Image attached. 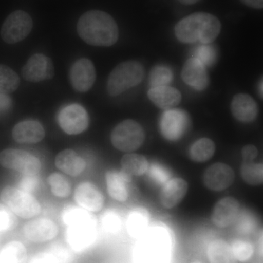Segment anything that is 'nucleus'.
<instances>
[{
  "label": "nucleus",
  "instance_id": "nucleus-16",
  "mask_svg": "<svg viewBox=\"0 0 263 263\" xmlns=\"http://www.w3.org/2000/svg\"><path fill=\"white\" fill-rule=\"evenodd\" d=\"M197 59L186 60L181 70V79L185 84L193 89L202 91L209 86V79L206 68Z\"/></svg>",
  "mask_w": 263,
  "mask_h": 263
},
{
  "label": "nucleus",
  "instance_id": "nucleus-42",
  "mask_svg": "<svg viewBox=\"0 0 263 263\" xmlns=\"http://www.w3.org/2000/svg\"><path fill=\"white\" fill-rule=\"evenodd\" d=\"M27 263H57V262L51 254L47 251V252L36 254Z\"/></svg>",
  "mask_w": 263,
  "mask_h": 263
},
{
  "label": "nucleus",
  "instance_id": "nucleus-32",
  "mask_svg": "<svg viewBox=\"0 0 263 263\" xmlns=\"http://www.w3.org/2000/svg\"><path fill=\"white\" fill-rule=\"evenodd\" d=\"M48 184L52 193L59 197H67L71 193V185L65 176L58 173L50 175L48 178Z\"/></svg>",
  "mask_w": 263,
  "mask_h": 263
},
{
  "label": "nucleus",
  "instance_id": "nucleus-30",
  "mask_svg": "<svg viewBox=\"0 0 263 263\" xmlns=\"http://www.w3.org/2000/svg\"><path fill=\"white\" fill-rule=\"evenodd\" d=\"M242 179L251 186H258L263 181V165L254 162H243L240 167Z\"/></svg>",
  "mask_w": 263,
  "mask_h": 263
},
{
  "label": "nucleus",
  "instance_id": "nucleus-26",
  "mask_svg": "<svg viewBox=\"0 0 263 263\" xmlns=\"http://www.w3.org/2000/svg\"><path fill=\"white\" fill-rule=\"evenodd\" d=\"M208 257L211 263H238L231 247L223 240H215L210 243Z\"/></svg>",
  "mask_w": 263,
  "mask_h": 263
},
{
  "label": "nucleus",
  "instance_id": "nucleus-43",
  "mask_svg": "<svg viewBox=\"0 0 263 263\" xmlns=\"http://www.w3.org/2000/svg\"><path fill=\"white\" fill-rule=\"evenodd\" d=\"M254 223L252 218L241 217L240 218L239 223H238V228L240 232L243 233H249L254 230Z\"/></svg>",
  "mask_w": 263,
  "mask_h": 263
},
{
  "label": "nucleus",
  "instance_id": "nucleus-6",
  "mask_svg": "<svg viewBox=\"0 0 263 263\" xmlns=\"http://www.w3.org/2000/svg\"><path fill=\"white\" fill-rule=\"evenodd\" d=\"M65 238L72 252L81 254L89 250L94 245L97 238L94 217L67 226Z\"/></svg>",
  "mask_w": 263,
  "mask_h": 263
},
{
  "label": "nucleus",
  "instance_id": "nucleus-1",
  "mask_svg": "<svg viewBox=\"0 0 263 263\" xmlns=\"http://www.w3.org/2000/svg\"><path fill=\"white\" fill-rule=\"evenodd\" d=\"M77 31L83 41L95 46L108 47L119 39V28L111 15L101 10H90L81 15Z\"/></svg>",
  "mask_w": 263,
  "mask_h": 263
},
{
  "label": "nucleus",
  "instance_id": "nucleus-25",
  "mask_svg": "<svg viewBox=\"0 0 263 263\" xmlns=\"http://www.w3.org/2000/svg\"><path fill=\"white\" fill-rule=\"evenodd\" d=\"M149 213L145 208L133 209L127 218L128 233L133 238H141L149 228Z\"/></svg>",
  "mask_w": 263,
  "mask_h": 263
},
{
  "label": "nucleus",
  "instance_id": "nucleus-37",
  "mask_svg": "<svg viewBox=\"0 0 263 263\" xmlns=\"http://www.w3.org/2000/svg\"><path fill=\"white\" fill-rule=\"evenodd\" d=\"M102 224L104 229L108 233H117L122 224L120 216L112 211L106 212L102 218Z\"/></svg>",
  "mask_w": 263,
  "mask_h": 263
},
{
  "label": "nucleus",
  "instance_id": "nucleus-10",
  "mask_svg": "<svg viewBox=\"0 0 263 263\" xmlns=\"http://www.w3.org/2000/svg\"><path fill=\"white\" fill-rule=\"evenodd\" d=\"M0 163L6 168L20 171L23 174H37L41 163L37 157L25 151L5 149L0 154Z\"/></svg>",
  "mask_w": 263,
  "mask_h": 263
},
{
  "label": "nucleus",
  "instance_id": "nucleus-31",
  "mask_svg": "<svg viewBox=\"0 0 263 263\" xmlns=\"http://www.w3.org/2000/svg\"><path fill=\"white\" fill-rule=\"evenodd\" d=\"M20 79L18 74L9 67L0 65V92L8 95L18 89Z\"/></svg>",
  "mask_w": 263,
  "mask_h": 263
},
{
  "label": "nucleus",
  "instance_id": "nucleus-36",
  "mask_svg": "<svg viewBox=\"0 0 263 263\" xmlns=\"http://www.w3.org/2000/svg\"><path fill=\"white\" fill-rule=\"evenodd\" d=\"M71 251L61 243H54L48 249V252L54 257L57 263H70L73 259Z\"/></svg>",
  "mask_w": 263,
  "mask_h": 263
},
{
  "label": "nucleus",
  "instance_id": "nucleus-28",
  "mask_svg": "<svg viewBox=\"0 0 263 263\" xmlns=\"http://www.w3.org/2000/svg\"><path fill=\"white\" fill-rule=\"evenodd\" d=\"M121 166L123 172L129 176H140L146 174L149 164L144 156L127 154L122 157Z\"/></svg>",
  "mask_w": 263,
  "mask_h": 263
},
{
  "label": "nucleus",
  "instance_id": "nucleus-35",
  "mask_svg": "<svg viewBox=\"0 0 263 263\" xmlns=\"http://www.w3.org/2000/svg\"><path fill=\"white\" fill-rule=\"evenodd\" d=\"M231 249L235 258L240 262L249 260L254 254L253 246L247 240H235Z\"/></svg>",
  "mask_w": 263,
  "mask_h": 263
},
{
  "label": "nucleus",
  "instance_id": "nucleus-21",
  "mask_svg": "<svg viewBox=\"0 0 263 263\" xmlns=\"http://www.w3.org/2000/svg\"><path fill=\"white\" fill-rule=\"evenodd\" d=\"M148 97L156 106L163 110L174 108L181 103V92L179 90L168 86L151 88Z\"/></svg>",
  "mask_w": 263,
  "mask_h": 263
},
{
  "label": "nucleus",
  "instance_id": "nucleus-24",
  "mask_svg": "<svg viewBox=\"0 0 263 263\" xmlns=\"http://www.w3.org/2000/svg\"><path fill=\"white\" fill-rule=\"evenodd\" d=\"M55 164L59 169L70 176H78L86 168V162L75 151L66 149L57 156Z\"/></svg>",
  "mask_w": 263,
  "mask_h": 263
},
{
  "label": "nucleus",
  "instance_id": "nucleus-22",
  "mask_svg": "<svg viewBox=\"0 0 263 263\" xmlns=\"http://www.w3.org/2000/svg\"><path fill=\"white\" fill-rule=\"evenodd\" d=\"M44 128L37 121H24L17 124L13 129L15 141L20 143H36L44 138Z\"/></svg>",
  "mask_w": 263,
  "mask_h": 263
},
{
  "label": "nucleus",
  "instance_id": "nucleus-14",
  "mask_svg": "<svg viewBox=\"0 0 263 263\" xmlns=\"http://www.w3.org/2000/svg\"><path fill=\"white\" fill-rule=\"evenodd\" d=\"M235 180V173L228 164L216 162L205 170L203 174L205 186L212 191L219 192L229 187Z\"/></svg>",
  "mask_w": 263,
  "mask_h": 263
},
{
  "label": "nucleus",
  "instance_id": "nucleus-49",
  "mask_svg": "<svg viewBox=\"0 0 263 263\" xmlns=\"http://www.w3.org/2000/svg\"><path fill=\"white\" fill-rule=\"evenodd\" d=\"M0 240H1V237H0Z\"/></svg>",
  "mask_w": 263,
  "mask_h": 263
},
{
  "label": "nucleus",
  "instance_id": "nucleus-41",
  "mask_svg": "<svg viewBox=\"0 0 263 263\" xmlns=\"http://www.w3.org/2000/svg\"><path fill=\"white\" fill-rule=\"evenodd\" d=\"M258 153V149H257V147L253 146V145H247L242 149V157H243V162H254V160L257 158Z\"/></svg>",
  "mask_w": 263,
  "mask_h": 263
},
{
  "label": "nucleus",
  "instance_id": "nucleus-9",
  "mask_svg": "<svg viewBox=\"0 0 263 263\" xmlns=\"http://www.w3.org/2000/svg\"><path fill=\"white\" fill-rule=\"evenodd\" d=\"M190 126V117L185 110L181 109L166 110L160 119L161 134L170 141L181 139L188 130Z\"/></svg>",
  "mask_w": 263,
  "mask_h": 263
},
{
  "label": "nucleus",
  "instance_id": "nucleus-44",
  "mask_svg": "<svg viewBox=\"0 0 263 263\" xmlns=\"http://www.w3.org/2000/svg\"><path fill=\"white\" fill-rule=\"evenodd\" d=\"M12 100L7 94L0 92V113L6 111L11 107Z\"/></svg>",
  "mask_w": 263,
  "mask_h": 263
},
{
  "label": "nucleus",
  "instance_id": "nucleus-13",
  "mask_svg": "<svg viewBox=\"0 0 263 263\" xmlns=\"http://www.w3.org/2000/svg\"><path fill=\"white\" fill-rule=\"evenodd\" d=\"M71 84L79 92L89 91L96 80V70L92 62L86 58L77 60L71 67Z\"/></svg>",
  "mask_w": 263,
  "mask_h": 263
},
{
  "label": "nucleus",
  "instance_id": "nucleus-12",
  "mask_svg": "<svg viewBox=\"0 0 263 263\" xmlns=\"http://www.w3.org/2000/svg\"><path fill=\"white\" fill-rule=\"evenodd\" d=\"M54 76V67L51 59L41 54L36 53L29 59L28 61L22 69V76L25 80L30 82L51 79Z\"/></svg>",
  "mask_w": 263,
  "mask_h": 263
},
{
  "label": "nucleus",
  "instance_id": "nucleus-38",
  "mask_svg": "<svg viewBox=\"0 0 263 263\" xmlns=\"http://www.w3.org/2000/svg\"><path fill=\"white\" fill-rule=\"evenodd\" d=\"M14 216L6 208L0 206V233L13 229L15 226Z\"/></svg>",
  "mask_w": 263,
  "mask_h": 263
},
{
  "label": "nucleus",
  "instance_id": "nucleus-2",
  "mask_svg": "<svg viewBox=\"0 0 263 263\" xmlns=\"http://www.w3.org/2000/svg\"><path fill=\"white\" fill-rule=\"evenodd\" d=\"M140 239L133 254L136 263H169L174 240L167 228L155 224Z\"/></svg>",
  "mask_w": 263,
  "mask_h": 263
},
{
  "label": "nucleus",
  "instance_id": "nucleus-5",
  "mask_svg": "<svg viewBox=\"0 0 263 263\" xmlns=\"http://www.w3.org/2000/svg\"><path fill=\"white\" fill-rule=\"evenodd\" d=\"M145 140V132L139 123L132 119L123 121L114 128L110 135L112 144L122 152H134Z\"/></svg>",
  "mask_w": 263,
  "mask_h": 263
},
{
  "label": "nucleus",
  "instance_id": "nucleus-45",
  "mask_svg": "<svg viewBox=\"0 0 263 263\" xmlns=\"http://www.w3.org/2000/svg\"><path fill=\"white\" fill-rule=\"evenodd\" d=\"M243 4L254 9H262L263 0H240Z\"/></svg>",
  "mask_w": 263,
  "mask_h": 263
},
{
  "label": "nucleus",
  "instance_id": "nucleus-46",
  "mask_svg": "<svg viewBox=\"0 0 263 263\" xmlns=\"http://www.w3.org/2000/svg\"><path fill=\"white\" fill-rule=\"evenodd\" d=\"M177 1H179L181 4L190 5L198 3L200 0H177Z\"/></svg>",
  "mask_w": 263,
  "mask_h": 263
},
{
  "label": "nucleus",
  "instance_id": "nucleus-11",
  "mask_svg": "<svg viewBox=\"0 0 263 263\" xmlns=\"http://www.w3.org/2000/svg\"><path fill=\"white\" fill-rule=\"evenodd\" d=\"M58 122L62 130L69 135H78L89 127L87 112L79 104H71L60 110Z\"/></svg>",
  "mask_w": 263,
  "mask_h": 263
},
{
  "label": "nucleus",
  "instance_id": "nucleus-3",
  "mask_svg": "<svg viewBox=\"0 0 263 263\" xmlns=\"http://www.w3.org/2000/svg\"><path fill=\"white\" fill-rule=\"evenodd\" d=\"M174 31L180 42L211 44L220 33L221 23L215 15L197 12L179 21Z\"/></svg>",
  "mask_w": 263,
  "mask_h": 263
},
{
  "label": "nucleus",
  "instance_id": "nucleus-23",
  "mask_svg": "<svg viewBox=\"0 0 263 263\" xmlns=\"http://www.w3.org/2000/svg\"><path fill=\"white\" fill-rule=\"evenodd\" d=\"M105 179L110 196L117 201H126L129 197L127 185L131 181V176L122 171H110L107 173Z\"/></svg>",
  "mask_w": 263,
  "mask_h": 263
},
{
  "label": "nucleus",
  "instance_id": "nucleus-48",
  "mask_svg": "<svg viewBox=\"0 0 263 263\" xmlns=\"http://www.w3.org/2000/svg\"><path fill=\"white\" fill-rule=\"evenodd\" d=\"M193 263H202V262H193Z\"/></svg>",
  "mask_w": 263,
  "mask_h": 263
},
{
  "label": "nucleus",
  "instance_id": "nucleus-18",
  "mask_svg": "<svg viewBox=\"0 0 263 263\" xmlns=\"http://www.w3.org/2000/svg\"><path fill=\"white\" fill-rule=\"evenodd\" d=\"M76 202L85 210L98 212L101 210L104 204V197L101 192L93 183H81L76 189Z\"/></svg>",
  "mask_w": 263,
  "mask_h": 263
},
{
  "label": "nucleus",
  "instance_id": "nucleus-8",
  "mask_svg": "<svg viewBox=\"0 0 263 263\" xmlns=\"http://www.w3.org/2000/svg\"><path fill=\"white\" fill-rule=\"evenodd\" d=\"M32 19L27 12L15 10L5 19L1 29V36L9 44L20 42L32 31Z\"/></svg>",
  "mask_w": 263,
  "mask_h": 263
},
{
  "label": "nucleus",
  "instance_id": "nucleus-29",
  "mask_svg": "<svg viewBox=\"0 0 263 263\" xmlns=\"http://www.w3.org/2000/svg\"><path fill=\"white\" fill-rule=\"evenodd\" d=\"M215 152V144L209 138L197 140L190 148V158L194 162H203L210 160Z\"/></svg>",
  "mask_w": 263,
  "mask_h": 263
},
{
  "label": "nucleus",
  "instance_id": "nucleus-40",
  "mask_svg": "<svg viewBox=\"0 0 263 263\" xmlns=\"http://www.w3.org/2000/svg\"><path fill=\"white\" fill-rule=\"evenodd\" d=\"M39 183L37 174H26L20 181L19 186L20 190H23L26 193H30L37 189Z\"/></svg>",
  "mask_w": 263,
  "mask_h": 263
},
{
  "label": "nucleus",
  "instance_id": "nucleus-47",
  "mask_svg": "<svg viewBox=\"0 0 263 263\" xmlns=\"http://www.w3.org/2000/svg\"><path fill=\"white\" fill-rule=\"evenodd\" d=\"M259 253L261 254V256L262 255V235L261 234L260 238L259 240Z\"/></svg>",
  "mask_w": 263,
  "mask_h": 263
},
{
  "label": "nucleus",
  "instance_id": "nucleus-19",
  "mask_svg": "<svg viewBox=\"0 0 263 263\" xmlns=\"http://www.w3.org/2000/svg\"><path fill=\"white\" fill-rule=\"evenodd\" d=\"M188 183L181 178L168 180L164 184L160 195V201L165 209H173L182 201L187 193Z\"/></svg>",
  "mask_w": 263,
  "mask_h": 263
},
{
  "label": "nucleus",
  "instance_id": "nucleus-15",
  "mask_svg": "<svg viewBox=\"0 0 263 263\" xmlns=\"http://www.w3.org/2000/svg\"><path fill=\"white\" fill-rule=\"evenodd\" d=\"M58 228L53 221L38 219L29 221L23 228L24 236L34 243L49 241L58 234Z\"/></svg>",
  "mask_w": 263,
  "mask_h": 263
},
{
  "label": "nucleus",
  "instance_id": "nucleus-17",
  "mask_svg": "<svg viewBox=\"0 0 263 263\" xmlns=\"http://www.w3.org/2000/svg\"><path fill=\"white\" fill-rule=\"evenodd\" d=\"M239 202L233 197L219 200L213 209L212 222L219 228H226L234 222L239 214Z\"/></svg>",
  "mask_w": 263,
  "mask_h": 263
},
{
  "label": "nucleus",
  "instance_id": "nucleus-27",
  "mask_svg": "<svg viewBox=\"0 0 263 263\" xmlns=\"http://www.w3.org/2000/svg\"><path fill=\"white\" fill-rule=\"evenodd\" d=\"M27 251L21 242L11 241L0 247V263H27Z\"/></svg>",
  "mask_w": 263,
  "mask_h": 263
},
{
  "label": "nucleus",
  "instance_id": "nucleus-4",
  "mask_svg": "<svg viewBox=\"0 0 263 263\" xmlns=\"http://www.w3.org/2000/svg\"><path fill=\"white\" fill-rule=\"evenodd\" d=\"M144 67L141 62L129 60L118 65L108 76L107 91L117 97L141 84L144 78Z\"/></svg>",
  "mask_w": 263,
  "mask_h": 263
},
{
  "label": "nucleus",
  "instance_id": "nucleus-34",
  "mask_svg": "<svg viewBox=\"0 0 263 263\" xmlns=\"http://www.w3.org/2000/svg\"><path fill=\"white\" fill-rule=\"evenodd\" d=\"M194 58L197 59L205 67L212 66L217 60V51L214 46L202 44L195 48Z\"/></svg>",
  "mask_w": 263,
  "mask_h": 263
},
{
  "label": "nucleus",
  "instance_id": "nucleus-7",
  "mask_svg": "<svg viewBox=\"0 0 263 263\" xmlns=\"http://www.w3.org/2000/svg\"><path fill=\"white\" fill-rule=\"evenodd\" d=\"M1 197L11 212L24 219L34 217L41 213V205L37 199L23 190L8 186L3 190Z\"/></svg>",
  "mask_w": 263,
  "mask_h": 263
},
{
  "label": "nucleus",
  "instance_id": "nucleus-20",
  "mask_svg": "<svg viewBox=\"0 0 263 263\" xmlns=\"http://www.w3.org/2000/svg\"><path fill=\"white\" fill-rule=\"evenodd\" d=\"M231 111L233 117L239 122H253L258 115V106L249 95L238 94L233 97L231 103Z\"/></svg>",
  "mask_w": 263,
  "mask_h": 263
},
{
  "label": "nucleus",
  "instance_id": "nucleus-39",
  "mask_svg": "<svg viewBox=\"0 0 263 263\" xmlns=\"http://www.w3.org/2000/svg\"><path fill=\"white\" fill-rule=\"evenodd\" d=\"M147 173H148L151 177L155 180L156 182L159 183L164 184L170 179L168 171L159 164H155L151 166V167H148Z\"/></svg>",
  "mask_w": 263,
  "mask_h": 263
},
{
  "label": "nucleus",
  "instance_id": "nucleus-33",
  "mask_svg": "<svg viewBox=\"0 0 263 263\" xmlns=\"http://www.w3.org/2000/svg\"><path fill=\"white\" fill-rule=\"evenodd\" d=\"M172 80V71L165 66H157L151 72L149 81L152 88L167 86Z\"/></svg>",
  "mask_w": 263,
  "mask_h": 263
}]
</instances>
